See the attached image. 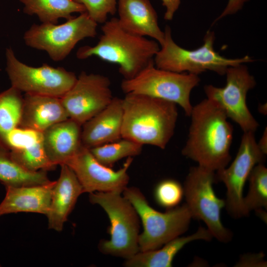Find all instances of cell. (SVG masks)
I'll return each mask as SVG.
<instances>
[{"label": "cell", "instance_id": "1", "mask_svg": "<svg viewBox=\"0 0 267 267\" xmlns=\"http://www.w3.org/2000/svg\"><path fill=\"white\" fill-rule=\"evenodd\" d=\"M189 116L188 137L181 154L214 172L227 166L233 129L224 111L206 98L193 106Z\"/></svg>", "mask_w": 267, "mask_h": 267}, {"label": "cell", "instance_id": "2", "mask_svg": "<svg viewBox=\"0 0 267 267\" xmlns=\"http://www.w3.org/2000/svg\"><path fill=\"white\" fill-rule=\"evenodd\" d=\"M122 137L164 149L173 137L178 118L172 102L138 94L122 98Z\"/></svg>", "mask_w": 267, "mask_h": 267}, {"label": "cell", "instance_id": "3", "mask_svg": "<svg viewBox=\"0 0 267 267\" xmlns=\"http://www.w3.org/2000/svg\"><path fill=\"white\" fill-rule=\"evenodd\" d=\"M101 30L102 34L97 44L80 47L77 57L85 59L95 56L105 62L117 64L124 79L134 78L153 62L160 49L156 41L125 30L116 17L103 23Z\"/></svg>", "mask_w": 267, "mask_h": 267}, {"label": "cell", "instance_id": "4", "mask_svg": "<svg viewBox=\"0 0 267 267\" xmlns=\"http://www.w3.org/2000/svg\"><path fill=\"white\" fill-rule=\"evenodd\" d=\"M164 32V42L153 59L155 66L159 69L197 75L210 70L222 75L229 67L253 61L248 55L238 58L221 56L214 49L215 36L213 31H207L203 44L193 50L177 44L172 38L169 26H166Z\"/></svg>", "mask_w": 267, "mask_h": 267}, {"label": "cell", "instance_id": "5", "mask_svg": "<svg viewBox=\"0 0 267 267\" xmlns=\"http://www.w3.org/2000/svg\"><path fill=\"white\" fill-rule=\"evenodd\" d=\"M91 203L106 213L110 225L109 240H102L98 249L103 254L129 259L139 251V218L131 203L121 193L94 192L89 193Z\"/></svg>", "mask_w": 267, "mask_h": 267}, {"label": "cell", "instance_id": "6", "mask_svg": "<svg viewBox=\"0 0 267 267\" xmlns=\"http://www.w3.org/2000/svg\"><path fill=\"white\" fill-rule=\"evenodd\" d=\"M122 193L134 208L143 225L138 238L139 251L161 248L188 229L192 218L185 203L162 213L148 204L138 188L127 187Z\"/></svg>", "mask_w": 267, "mask_h": 267}, {"label": "cell", "instance_id": "7", "mask_svg": "<svg viewBox=\"0 0 267 267\" xmlns=\"http://www.w3.org/2000/svg\"><path fill=\"white\" fill-rule=\"evenodd\" d=\"M200 81L197 75L157 68L153 61L134 78L123 79L121 88L125 94H142L172 102L189 116L193 107L190 93Z\"/></svg>", "mask_w": 267, "mask_h": 267}, {"label": "cell", "instance_id": "8", "mask_svg": "<svg viewBox=\"0 0 267 267\" xmlns=\"http://www.w3.org/2000/svg\"><path fill=\"white\" fill-rule=\"evenodd\" d=\"M217 180L216 172L198 165L191 167L183 186L184 196L192 218L202 220L219 241L227 243L231 240L233 233L221 219L225 201L215 192L213 184Z\"/></svg>", "mask_w": 267, "mask_h": 267}, {"label": "cell", "instance_id": "9", "mask_svg": "<svg viewBox=\"0 0 267 267\" xmlns=\"http://www.w3.org/2000/svg\"><path fill=\"white\" fill-rule=\"evenodd\" d=\"M97 26L85 12L60 25L34 24L25 33L23 39L27 45L45 51L53 60L59 61L66 58L80 41L94 38Z\"/></svg>", "mask_w": 267, "mask_h": 267}, {"label": "cell", "instance_id": "10", "mask_svg": "<svg viewBox=\"0 0 267 267\" xmlns=\"http://www.w3.org/2000/svg\"><path fill=\"white\" fill-rule=\"evenodd\" d=\"M225 74L226 84L223 87L205 86L207 98L215 102L243 133H255L259 125L246 101L248 92L256 85L254 77L244 64L228 67Z\"/></svg>", "mask_w": 267, "mask_h": 267}, {"label": "cell", "instance_id": "11", "mask_svg": "<svg viewBox=\"0 0 267 267\" xmlns=\"http://www.w3.org/2000/svg\"><path fill=\"white\" fill-rule=\"evenodd\" d=\"M6 70L13 87L25 93L61 98L74 85L75 74L62 67L46 64L38 67L27 65L16 57L11 48L6 50Z\"/></svg>", "mask_w": 267, "mask_h": 267}, {"label": "cell", "instance_id": "12", "mask_svg": "<svg viewBox=\"0 0 267 267\" xmlns=\"http://www.w3.org/2000/svg\"><path fill=\"white\" fill-rule=\"evenodd\" d=\"M265 156L258 145L255 133L244 132L232 162L216 172L217 179L226 187L224 208L232 218L239 219L248 215L243 204L244 187L253 168L262 163Z\"/></svg>", "mask_w": 267, "mask_h": 267}, {"label": "cell", "instance_id": "13", "mask_svg": "<svg viewBox=\"0 0 267 267\" xmlns=\"http://www.w3.org/2000/svg\"><path fill=\"white\" fill-rule=\"evenodd\" d=\"M109 79L82 72L60 98L69 118L82 126L106 107L113 98Z\"/></svg>", "mask_w": 267, "mask_h": 267}, {"label": "cell", "instance_id": "14", "mask_svg": "<svg viewBox=\"0 0 267 267\" xmlns=\"http://www.w3.org/2000/svg\"><path fill=\"white\" fill-rule=\"evenodd\" d=\"M133 161L127 158L123 167L117 171L98 161L89 148L82 145L78 152L65 164L76 174L84 193L114 192L122 193L129 181L128 170Z\"/></svg>", "mask_w": 267, "mask_h": 267}, {"label": "cell", "instance_id": "15", "mask_svg": "<svg viewBox=\"0 0 267 267\" xmlns=\"http://www.w3.org/2000/svg\"><path fill=\"white\" fill-rule=\"evenodd\" d=\"M0 145L9 150L11 158L28 170L47 171L56 167L45 154L42 132L17 127L8 133Z\"/></svg>", "mask_w": 267, "mask_h": 267}, {"label": "cell", "instance_id": "16", "mask_svg": "<svg viewBox=\"0 0 267 267\" xmlns=\"http://www.w3.org/2000/svg\"><path fill=\"white\" fill-rule=\"evenodd\" d=\"M122 98L114 97L101 112L82 126V145L91 148L122 138Z\"/></svg>", "mask_w": 267, "mask_h": 267}, {"label": "cell", "instance_id": "17", "mask_svg": "<svg viewBox=\"0 0 267 267\" xmlns=\"http://www.w3.org/2000/svg\"><path fill=\"white\" fill-rule=\"evenodd\" d=\"M59 178L53 188L49 209L46 215L48 228L62 230L64 223L73 210L78 197L84 193L76 174L67 165H60Z\"/></svg>", "mask_w": 267, "mask_h": 267}, {"label": "cell", "instance_id": "18", "mask_svg": "<svg viewBox=\"0 0 267 267\" xmlns=\"http://www.w3.org/2000/svg\"><path fill=\"white\" fill-rule=\"evenodd\" d=\"M117 5V18L123 28L136 35L151 38L160 45L163 44L164 32L149 0H118Z\"/></svg>", "mask_w": 267, "mask_h": 267}, {"label": "cell", "instance_id": "19", "mask_svg": "<svg viewBox=\"0 0 267 267\" xmlns=\"http://www.w3.org/2000/svg\"><path fill=\"white\" fill-rule=\"evenodd\" d=\"M68 118L60 98L25 93L19 127L43 133Z\"/></svg>", "mask_w": 267, "mask_h": 267}, {"label": "cell", "instance_id": "20", "mask_svg": "<svg viewBox=\"0 0 267 267\" xmlns=\"http://www.w3.org/2000/svg\"><path fill=\"white\" fill-rule=\"evenodd\" d=\"M81 131V125L68 118L43 132L44 151L52 164H65L76 154L82 145Z\"/></svg>", "mask_w": 267, "mask_h": 267}, {"label": "cell", "instance_id": "21", "mask_svg": "<svg viewBox=\"0 0 267 267\" xmlns=\"http://www.w3.org/2000/svg\"><path fill=\"white\" fill-rule=\"evenodd\" d=\"M56 181L40 185L5 186L6 194L0 204V216L19 212H32L46 215Z\"/></svg>", "mask_w": 267, "mask_h": 267}, {"label": "cell", "instance_id": "22", "mask_svg": "<svg viewBox=\"0 0 267 267\" xmlns=\"http://www.w3.org/2000/svg\"><path fill=\"white\" fill-rule=\"evenodd\" d=\"M213 237L207 228L199 226L194 233L176 237L163 245L161 248L139 251L126 259L124 266L126 267H171L176 255L187 244L199 240L210 241Z\"/></svg>", "mask_w": 267, "mask_h": 267}, {"label": "cell", "instance_id": "23", "mask_svg": "<svg viewBox=\"0 0 267 267\" xmlns=\"http://www.w3.org/2000/svg\"><path fill=\"white\" fill-rule=\"evenodd\" d=\"M0 181L5 186H28L47 184V171H31L11 157L9 150L0 145Z\"/></svg>", "mask_w": 267, "mask_h": 267}, {"label": "cell", "instance_id": "24", "mask_svg": "<svg viewBox=\"0 0 267 267\" xmlns=\"http://www.w3.org/2000/svg\"><path fill=\"white\" fill-rule=\"evenodd\" d=\"M26 14L37 15L43 23L56 24L60 18L69 20L74 13L86 12L85 7L73 0H19Z\"/></svg>", "mask_w": 267, "mask_h": 267}, {"label": "cell", "instance_id": "25", "mask_svg": "<svg viewBox=\"0 0 267 267\" xmlns=\"http://www.w3.org/2000/svg\"><path fill=\"white\" fill-rule=\"evenodd\" d=\"M21 93L11 87L0 93V145L8 133L19 127L24 101Z\"/></svg>", "mask_w": 267, "mask_h": 267}, {"label": "cell", "instance_id": "26", "mask_svg": "<svg viewBox=\"0 0 267 267\" xmlns=\"http://www.w3.org/2000/svg\"><path fill=\"white\" fill-rule=\"evenodd\" d=\"M143 145L131 140L122 138L112 142L89 149L95 158L101 164L111 167L117 161L140 154Z\"/></svg>", "mask_w": 267, "mask_h": 267}, {"label": "cell", "instance_id": "27", "mask_svg": "<svg viewBox=\"0 0 267 267\" xmlns=\"http://www.w3.org/2000/svg\"><path fill=\"white\" fill-rule=\"evenodd\" d=\"M249 190L243 197L246 212L249 213L262 209H267V169L263 164L256 165L251 171L248 178Z\"/></svg>", "mask_w": 267, "mask_h": 267}, {"label": "cell", "instance_id": "28", "mask_svg": "<svg viewBox=\"0 0 267 267\" xmlns=\"http://www.w3.org/2000/svg\"><path fill=\"white\" fill-rule=\"evenodd\" d=\"M183 196V187L178 181L171 178L160 181L154 190L156 202L160 206L167 209L177 206Z\"/></svg>", "mask_w": 267, "mask_h": 267}, {"label": "cell", "instance_id": "29", "mask_svg": "<svg viewBox=\"0 0 267 267\" xmlns=\"http://www.w3.org/2000/svg\"><path fill=\"white\" fill-rule=\"evenodd\" d=\"M82 4L90 18L96 23H104L109 14L117 11V0H73Z\"/></svg>", "mask_w": 267, "mask_h": 267}, {"label": "cell", "instance_id": "30", "mask_svg": "<svg viewBox=\"0 0 267 267\" xmlns=\"http://www.w3.org/2000/svg\"><path fill=\"white\" fill-rule=\"evenodd\" d=\"M264 254H244L240 258L236 267H266L267 262L264 260Z\"/></svg>", "mask_w": 267, "mask_h": 267}, {"label": "cell", "instance_id": "31", "mask_svg": "<svg viewBox=\"0 0 267 267\" xmlns=\"http://www.w3.org/2000/svg\"><path fill=\"white\" fill-rule=\"evenodd\" d=\"M249 0H228L227 4L221 14L216 19L213 24L225 16L235 14L241 10L245 2Z\"/></svg>", "mask_w": 267, "mask_h": 267}, {"label": "cell", "instance_id": "32", "mask_svg": "<svg viewBox=\"0 0 267 267\" xmlns=\"http://www.w3.org/2000/svg\"><path fill=\"white\" fill-rule=\"evenodd\" d=\"M166 11L164 18L166 20H172L180 4V0H161Z\"/></svg>", "mask_w": 267, "mask_h": 267}, {"label": "cell", "instance_id": "33", "mask_svg": "<svg viewBox=\"0 0 267 267\" xmlns=\"http://www.w3.org/2000/svg\"><path fill=\"white\" fill-rule=\"evenodd\" d=\"M258 145L262 152L266 155L267 154V128L264 130L263 134L260 140L257 142Z\"/></svg>", "mask_w": 267, "mask_h": 267}]
</instances>
